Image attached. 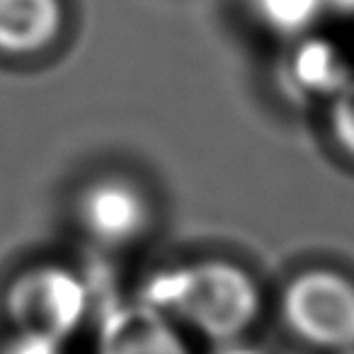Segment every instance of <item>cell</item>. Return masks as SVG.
Here are the masks:
<instances>
[{
  "label": "cell",
  "instance_id": "cell-1",
  "mask_svg": "<svg viewBox=\"0 0 354 354\" xmlns=\"http://www.w3.org/2000/svg\"><path fill=\"white\" fill-rule=\"evenodd\" d=\"M141 301L175 323L231 342L255 323L260 289L243 267L226 260L172 265L148 277Z\"/></svg>",
  "mask_w": 354,
  "mask_h": 354
},
{
  "label": "cell",
  "instance_id": "cell-2",
  "mask_svg": "<svg viewBox=\"0 0 354 354\" xmlns=\"http://www.w3.org/2000/svg\"><path fill=\"white\" fill-rule=\"evenodd\" d=\"M6 308L17 330L68 339L90 315V289L64 265H37L15 277Z\"/></svg>",
  "mask_w": 354,
  "mask_h": 354
},
{
  "label": "cell",
  "instance_id": "cell-3",
  "mask_svg": "<svg viewBox=\"0 0 354 354\" xmlns=\"http://www.w3.org/2000/svg\"><path fill=\"white\" fill-rule=\"evenodd\" d=\"M284 320L301 339L333 352L354 349V281L333 270H306L281 296Z\"/></svg>",
  "mask_w": 354,
  "mask_h": 354
},
{
  "label": "cell",
  "instance_id": "cell-4",
  "mask_svg": "<svg viewBox=\"0 0 354 354\" xmlns=\"http://www.w3.org/2000/svg\"><path fill=\"white\" fill-rule=\"evenodd\" d=\"M78 221L100 245L124 248L148 231L151 204L143 189L124 177H102L80 192Z\"/></svg>",
  "mask_w": 354,
  "mask_h": 354
},
{
  "label": "cell",
  "instance_id": "cell-5",
  "mask_svg": "<svg viewBox=\"0 0 354 354\" xmlns=\"http://www.w3.org/2000/svg\"><path fill=\"white\" fill-rule=\"evenodd\" d=\"M95 354H189L177 323L143 301L114 306L97 328Z\"/></svg>",
  "mask_w": 354,
  "mask_h": 354
},
{
  "label": "cell",
  "instance_id": "cell-6",
  "mask_svg": "<svg viewBox=\"0 0 354 354\" xmlns=\"http://www.w3.org/2000/svg\"><path fill=\"white\" fill-rule=\"evenodd\" d=\"M279 73L281 88L301 102L333 100L354 78L342 51L320 37H304L286 54Z\"/></svg>",
  "mask_w": 354,
  "mask_h": 354
},
{
  "label": "cell",
  "instance_id": "cell-7",
  "mask_svg": "<svg viewBox=\"0 0 354 354\" xmlns=\"http://www.w3.org/2000/svg\"><path fill=\"white\" fill-rule=\"evenodd\" d=\"M61 30V0H0V54H39L59 39Z\"/></svg>",
  "mask_w": 354,
  "mask_h": 354
},
{
  "label": "cell",
  "instance_id": "cell-8",
  "mask_svg": "<svg viewBox=\"0 0 354 354\" xmlns=\"http://www.w3.org/2000/svg\"><path fill=\"white\" fill-rule=\"evenodd\" d=\"M328 0H252L255 15L277 35L299 37L313 27Z\"/></svg>",
  "mask_w": 354,
  "mask_h": 354
},
{
  "label": "cell",
  "instance_id": "cell-9",
  "mask_svg": "<svg viewBox=\"0 0 354 354\" xmlns=\"http://www.w3.org/2000/svg\"><path fill=\"white\" fill-rule=\"evenodd\" d=\"M330 129L337 146L354 158V78L330 100Z\"/></svg>",
  "mask_w": 354,
  "mask_h": 354
},
{
  "label": "cell",
  "instance_id": "cell-10",
  "mask_svg": "<svg viewBox=\"0 0 354 354\" xmlns=\"http://www.w3.org/2000/svg\"><path fill=\"white\" fill-rule=\"evenodd\" d=\"M0 354H68V349H66V339L54 335L17 330L12 337L3 342Z\"/></svg>",
  "mask_w": 354,
  "mask_h": 354
},
{
  "label": "cell",
  "instance_id": "cell-11",
  "mask_svg": "<svg viewBox=\"0 0 354 354\" xmlns=\"http://www.w3.org/2000/svg\"><path fill=\"white\" fill-rule=\"evenodd\" d=\"M214 354H260V352L255 347H250V344H243L241 339H231V342L218 344V349Z\"/></svg>",
  "mask_w": 354,
  "mask_h": 354
},
{
  "label": "cell",
  "instance_id": "cell-12",
  "mask_svg": "<svg viewBox=\"0 0 354 354\" xmlns=\"http://www.w3.org/2000/svg\"><path fill=\"white\" fill-rule=\"evenodd\" d=\"M328 3L337 8V10L347 12V15H354V0H328Z\"/></svg>",
  "mask_w": 354,
  "mask_h": 354
},
{
  "label": "cell",
  "instance_id": "cell-13",
  "mask_svg": "<svg viewBox=\"0 0 354 354\" xmlns=\"http://www.w3.org/2000/svg\"><path fill=\"white\" fill-rule=\"evenodd\" d=\"M339 354H354V349H347V352H339Z\"/></svg>",
  "mask_w": 354,
  "mask_h": 354
}]
</instances>
